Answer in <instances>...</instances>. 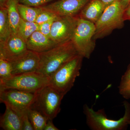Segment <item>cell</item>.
<instances>
[{
	"mask_svg": "<svg viewBox=\"0 0 130 130\" xmlns=\"http://www.w3.org/2000/svg\"><path fill=\"white\" fill-rule=\"evenodd\" d=\"M106 8L100 0H91L78 14V18L95 24Z\"/></svg>",
	"mask_w": 130,
	"mask_h": 130,
	"instance_id": "5bb4252c",
	"label": "cell"
},
{
	"mask_svg": "<svg viewBox=\"0 0 130 130\" xmlns=\"http://www.w3.org/2000/svg\"><path fill=\"white\" fill-rule=\"evenodd\" d=\"M29 118L35 130H44L48 119L40 112L30 108L28 112Z\"/></svg>",
	"mask_w": 130,
	"mask_h": 130,
	"instance_id": "ffe728a7",
	"label": "cell"
},
{
	"mask_svg": "<svg viewBox=\"0 0 130 130\" xmlns=\"http://www.w3.org/2000/svg\"><path fill=\"white\" fill-rule=\"evenodd\" d=\"M0 126L5 130H23V119L21 116L6 106L4 114L0 119Z\"/></svg>",
	"mask_w": 130,
	"mask_h": 130,
	"instance_id": "9a60e30c",
	"label": "cell"
},
{
	"mask_svg": "<svg viewBox=\"0 0 130 130\" xmlns=\"http://www.w3.org/2000/svg\"><path fill=\"white\" fill-rule=\"evenodd\" d=\"M125 108L124 116L118 120L107 118L104 109L95 111L85 104L84 113L86 123L90 129L93 130H123L126 129L130 121V103L126 101L123 102Z\"/></svg>",
	"mask_w": 130,
	"mask_h": 130,
	"instance_id": "7a4b0ae2",
	"label": "cell"
},
{
	"mask_svg": "<svg viewBox=\"0 0 130 130\" xmlns=\"http://www.w3.org/2000/svg\"><path fill=\"white\" fill-rule=\"evenodd\" d=\"M94 24L78 18L72 41L79 55L89 59L95 47Z\"/></svg>",
	"mask_w": 130,
	"mask_h": 130,
	"instance_id": "52a82bcc",
	"label": "cell"
},
{
	"mask_svg": "<svg viewBox=\"0 0 130 130\" xmlns=\"http://www.w3.org/2000/svg\"><path fill=\"white\" fill-rule=\"evenodd\" d=\"M17 0H8L6 7L7 9L12 34H17L18 28L21 19L18 8Z\"/></svg>",
	"mask_w": 130,
	"mask_h": 130,
	"instance_id": "2e32d148",
	"label": "cell"
},
{
	"mask_svg": "<svg viewBox=\"0 0 130 130\" xmlns=\"http://www.w3.org/2000/svg\"><path fill=\"white\" fill-rule=\"evenodd\" d=\"M37 72L49 77L65 63L78 54L72 40L40 53Z\"/></svg>",
	"mask_w": 130,
	"mask_h": 130,
	"instance_id": "6da1fadb",
	"label": "cell"
},
{
	"mask_svg": "<svg viewBox=\"0 0 130 130\" xmlns=\"http://www.w3.org/2000/svg\"><path fill=\"white\" fill-rule=\"evenodd\" d=\"M64 95L49 85L36 93L31 108L40 112L49 120H53L60 111V105Z\"/></svg>",
	"mask_w": 130,
	"mask_h": 130,
	"instance_id": "5b68a950",
	"label": "cell"
},
{
	"mask_svg": "<svg viewBox=\"0 0 130 130\" xmlns=\"http://www.w3.org/2000/svg\"><path fill=\"white\" fill-rule=\"evenodd\" d=\"M83 58L78 55L65 63L48 78V85L65 95L72 88L76 78L80 75Z\"/></svg>",
	"mask_w": 130,
	"mask_h": 130,
	"instance_id": "3957f363",
	"label": "cell"
},
{
	"mask_svg": "<svg viewBox=\"0 0 130 130\" xmlns=\"http://www.w3.org/2000/svg\"><path fill=\"white\" fill-rule=\"evenodd\" d=\"M39 25L35 22H29L21 18L17 34L25 42L36 31L38 30Z\"/></svg>",
	"mask_w": 130,
	"mask_h": 130,
	"instance_id": "d6986e66",
	"label": "cell"
},
{
	"mask_svg": "<svg viewBox=\"0 0 130 130\" xmlns=\"http://www.w3.org/2000/svg\"><path fill=\"white\" fill-rule=\"evenodd\" d=\"M100 1L104 4L106 7L109 5L112 4V3L118 1H120V0H100Z\"/></svg>",
	"mask_w": 130,
	"mask_h": 130,
	"instance_id": "f1b7e54d",
	"label": "cell"
},
{
	"mask_svg": "<svg viewBox=\"0 0 130 130\" xmlns=\"http://www.w3.org/2000/svg\"><path fill=\"white\" fill-rule=\"evenodd\" d=\"M91 1L57 0L42 7L58 16H76Z\"/></svg>",
	"mask_w": 130,
	"mask_h": 130,
	"instance_id": "30bf717a",
	"label": "cell"
},
{
	"mask_svg": "<svg viewBox=\"0 0 130 130\" xmlns=\"http://www.w3.org/2000/svg\"><path fill=\"white\" fill-rule=\"evenodd\" d=\"M39 61V54L28 50L20 56L9 61L12 67L13 76L36 72Z\"/></svg>",
	"mask_w": 130,
	"mask_h": 130,
	"instance_id": "7c38bea8",
	"label": "cell"
},
{
	"mask_svg": "<svg viewBox=\"0 0 130 130\" xmlns=\"http://www.w3.org/2000/svg\"><path fill=\"white\" fill-rule=\"evenodd\" d=\"M118 88L120 94L124 98L130 99V64L121 77Z\"/></svg>",
	"mask_w": 130,
	"mask_h": 130,
	"instance_id": "44dd1931",
	"label": "cell"
},
{
	"mask_svg": "<svg viewBox=\"0 0 130 130\" xmlns=\"http://www.w3.org/2000/svg\"><path fill=\"white\" fill-rule=\"evenodd\" d=\"M120 4L124 10L127 7L130 3V0H120Z\"/></svg>",
	"mask_w": 130,
	"mask_h": 130,
	"instance_id": "f546056e",
	"label": "cell"
},
{
	"mask_svg": "<svg viewBox=\"0 0 130 130\" xmlns=\"http://www.w3.org/2000/svg\"><path fill=\"white\" fill-rule=\"evenodd\" d=\"M124 9L120 1L112 3L105 8V11L95 25V31L93 40L102 39L110 35L114 30L124 26Z\"/></svg>",
	"mask_w": 130,
	"mask_h": 130,
	"instance_id": "277c9868",
	"label": "cell"
},
{
	"mask_svg": "<svg viewBox=\"0 0 130 130\" xmlns=\"http://www.w3.org/2000/svg\"><path fill=\"white\" fill-rule=\"evenodd\" d=\"M23 119V130H35L30 120L28 117V114L22 117Z\"/></svg>",
	"mask_w": 130,
	"mask_h": 130,
	"instance_id": "484cf974",
	"label": "cell"
},
{
	"mask_svg": "<svg viewBox=\"0 0 130 130\" xmlns=\"http://www.w3.org/2000/svg\"><path fill=\"white\" fill-rule=\"evenodd\" d=\"M18 10L21 18L25 21L35 22L41 11V7H34L18 3Z\"/></svg>",
	"mask_w": 130,
	"mask_h": 130,
	"instance_id": "e0dca14e",
	"label": "cell"
},
{
	"mask_svg": "<svg viewBox=\"0 0 130 130\" xmlns=\"http://www.w3.org/2000/svg\"><path fill=\"white\" fill-rule=\"evenodd\" d=\"M42 8V11L38 14L35 21V23L39 25L48 21L52 20L55 21L60 17L52 12L43 9Z\"/></svg>",
	"mask_w": 130,
	"mask_h": 130,
	"instance_id": "603a6c76",
	"label": "cell"
},
{
	"mask_svg": "<svg viewBox=\"0 0 130 130\" xmlns=\"http://www.w3.org/2000/svg\"><path fill=\"white\" fill-rule=\"evenodd\" d=\"M57 0H17L18 3L34 7H42Z\"/></svg>",
	"mask_w": 130,
	"mask_h": 130,
	"instance_id": "cb8c5ba5",
	"label": "cell"
},
{
	"mask_svg": "<svg viewBox=\"0 0 130 130\" xmlns=\"http://www.w3.org/2000/svg\"><path fill=\"white\" fill-rule=\"evenodd\" d=\"M129 125H130V121L129 122Z\"/></svg>",
	"mask_w": 130,
	"mask_h": 130,
	"instance_id": "1f68e13d",
	"label": "cell"
},
{
	"mask_svg": "<svg viewBox=\"0 0 130 130\" xmlns=\"http://www.w3.org/2000/svg\"><path fill=\"white\" fill-rule=\"evenodd\" d=\"M12 76L11 63L8 61L0 59V81L9 79Z\"/></svg>",
	"mask_w": 130,
	"mask_h": 130,
	"instance_id": "7402d4cb",
	"label": "cell"
},
{
	"mask_svg": "<svg viewBox=\"0 0 130 130\" xmlns=\"http://www.w3.org/2000/svg\"><path fill=\"white\" fill-rule=\"evenodd\" d=\"M27 50L26 42L18 34H12L6 41H0V59L11 61Z\"/></svg>",
	"mask_w": 130,
	"mask_h": 130,
	"instance_id": "8fae6325",
	"label": "cell"
},
{
	"mask_svg": "<svg viewBox=\"0 0 130 130\" xmlns=\"http://www.w3.org/2000/svg\"><path fill=\"white\" fill-rule=\"evenodd\" d=\"M57 127H56L54 124L53 122V120H49L47 121L46 124L44 127V130H59Z\"/></svg>",
	"mask_w": 130,
	"mask_h": 130,
	"instance_id": "4316f807",
	"label": "cell"
},
{
	"mask_svg": "<svg viewBox=\"0 0 130 130\" xmlns=\"http://www.w3.org/2000/svg\"><path fill=\"white\" fill-rule=\"evenodd\" d=\"M8 0H0V8L6 7Z\"/></svg>",
	"mask_w": 130,
	"mask_h": 130,
	"instance_id": "4dcf8cb0",
	"label": "cell"
},
{
	"mask_svg": "<svg viewBox=\"0 0 130 130\" xmlns=\"http://www.w3.org/2000/svg\"><path fill=\"white\" fill-rule=\"evenodd\" d=\"M123 18L125 21L126 20L130 21V3L124 11Z\"/></svg>",
	"mask_w": 130,
	"mask_h": 130,
	"instance_id": "83f0119b",
	"label": "cell"
},
{
	"mask_svg": "<svg viewBox=\"0 0 130 130\" xmlns=\"http://www.w3.org/2000/svg\"><path fill=\"white\" fill-rule=\"evenodd\" d=\"M54 21L52 20L48 21L39 25L38 30L43 35L50 37L51 27Z\"/></svg>",
	"mask_w": 130,
	"mask_h": 130,
	"instance_id": "d4e9b609",
	"label": "cell"
},
{
	"mask_svg": "<svg viewBox=\"0 0 130 130\" xmlns=\"http://www.w3.org/2000/svg\"><path fill=\"white\" fill-rule=\"evenodd\" d=\"M11 35L6 7L0 8V41L7 40Z\"/></svg>",
	"mask_w": 130,
	"mask_h": 130,
	"instance_id": "ac0fdd59",
	"label": "cell"
},
{
	"mask_svg": "<svg viewBox=\"0 0 130 130\" xmlns=\"http://www.w3.org/2000/svg\"><path fill=\"white\" fill-rule=\"evenodd\" d=\"M49 85V78L35 72L13 76L9 79L0 81V90L12 89L36 93Z\"/></svg>",
	"mask_w": 130,
	"mask_h": 130,
	"instance_id": "8992f818",
	"label": "cell"
},
{
	"mask_svg": "<svg viewBox=\"0 0 130 130\" xmlns=\"http://www.w3.org/2000/svg\"><path fill=\"white\" fill-rule=\"evenodd\" d=\"M36 97L35 93L15 89L0 90V101L23 117L27 114Z\"/></svg>",
	"mask_w": 130,
	"mask_h": 130,
	"instance_id": "ba28073f",
	"label": "cell"
},
{
	"mask_svg": "<svg viewBox=\"0 0 130 130\" xmlns=\"http://www.w3.org/2000/svg\"><path fill=\"white\" fill-rule=\"evenodd\" d=\"M78 19V16H60L53 23L50 37L57 44L71 41Z\"/></svg>",
	"mask_w": 130,
	"mask_h": 130,
	"instance_id": "9c48e42d",
	"label": "cell"
},
{
	"mask_svg": "<svg viewBox=\"0 0 130 130\" xmlns=\"http://www.w3.org/2000/svg\"><path fill=\"white\" fill-rule=\"evenodd\" d=\"M26 43L27 49L38 53L48 51L58 45L38 30L33 32Z\"/></svg>",
	"mask_w": 130,
	"mask_h": 130,
	"instance_id": "4fadbf2b",
	"label": "cell"
}]
</instances>
